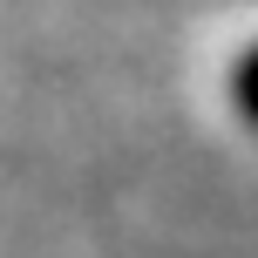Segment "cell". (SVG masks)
<instances>
[{
  "label": "cell",
  "mask_w": 258,
  "mask_h": 258,
  "mask_svg": "<svg viewBox=\"0 0 258 258\" xmlns=\"http://www.w3.org/2000/svg\"><path fill=\"white\" fill-rule=\"evenodd\" d=\"M231 95H238V116L258 129V48L238 54V68H231Z\"/></svg>",
  "instance_id": "6da1fadb"
}]
</instances>
